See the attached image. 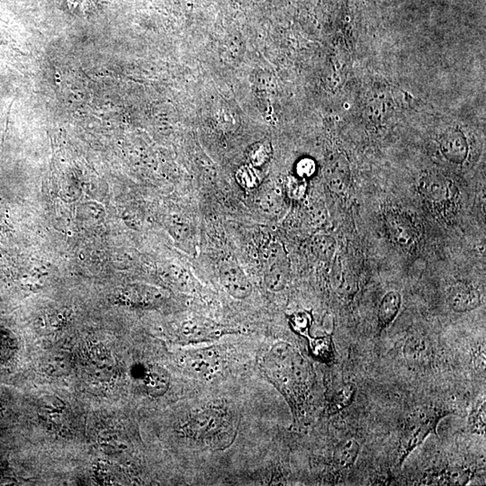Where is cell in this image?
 I'll return each mask as SVG.
<instances>
[{
	"mask_svg": "<svg viewBox=\"0 0 486 486\" xmlns=\"http://www.w3.org/2000/svg\"><path fill=\"white\" fill-rule=\"evenodd\" d=\"M263 370L294 410L306 400L310 379L309 365L290 344L279 342L265 355Z\"/></svg>",
	"mask_w": 486,
	"mask_h": 486,
	"instance_id": "cell-1",
	"label": "cell"
},
{
	"mask_svg": "<svg viewBox=\"0 0 486 486\" xmlns=\"http://www.w3.org/2000/svg\"><path fill=\"white\" fill-rule=\"evenodd\" d=\"M184 433L196 442L214 443L234 430L232 415L218 407L198 410L184 424Z\"/></svg>",
	"mask_w": 486,
	"mask_h": 486,
	"instance_id": "cell-2",
	"label": "cell"
},
{
	"mask_svg": "<svg viewBox=\"0 0 486 486\" xmlns=\"http://www.w3.org/2000/svg\"><path fill=\"white\" fill-rule=\"evenodd\" d=\"M448 415L446 410L433 408L418 410L407 421L401 437L399 462L403 464L407 457L421 446L436 431L440 419Z\"/></svg>",
	"mask_w": 486,
	"mask_h": 486,
	"instance_id": "cell-3",
	"label": "cell"
},
{
	"mask_svg": "<svg viewBox=\"0 0 486 486\" xmlns=\"http://www.w3.org/2000/svg\"><path fill=\"white\" fill-rule=\"evenodd\" d=\"M219 277L223 288L231 297L243 300L252 294V285L236 262L223 261L219 268Z\"/></svg>",
	"mask_w": 486,
	"mask_h": 486,
	"instance_id": "cell-4",
	"label": "cell"
},
{
	"mask_svg": "<svg viewBox=\"0 0 486 486\" xmlns=\"http://www.w3.org/2000/svg\"><path fill=\"white\" fill-rule=\"evenodd\" d=\"M289 279L288 256L281 246H275L270 250L266 264L264 281L270 291L279 292L285 289Z\"/></svg>",
	"mask_w": 486,
	"mask_h": 486,
	"instance_id": "cell-5",
	"label": "cell"
},
{
	"mask_svg": "<svg viewBox=\"0 0 486 486\" xmlns=\"http://www.w3.org/2000/svg\"><path fill=\"white\" fill-rule=\"evenodd\" d=\"M451 181L440 174L428 173L419 180V190L421 195L433 203H443L453 196Z\"/></svg>",
	"mask_w": 486,
	"mask_h": 486,
	"instance_id": "cell-6",
	"label": "cell"
},
{
	"mask_svg": "<svg viewBox=\"0 0 486 486\" xmlns=\"http://www.w3.org/2000/svg\"><path fill=\"white\" fill-rule=\"evenodd\" d=\"M440 150L449 162L462 164L469 154V144L463 132L458 130H451L440 137Z\"/></svg>",
	"mask_w": 486,
	"mask_h": 486,
	"instance_id": "cell-7",
	"label": "cell"
},
{
	"mask_svg": "<svg viewBox=\"0 0 486 486\" xmlns=\"http://www.w3.org/2000/svg\"><path fill=\"white\" fill-rule=\"evenodd\" d=\"M449 307L455 313L471 312L481 306L482 297L478 289L471 286H454L448 297Z\"/></svg>",
	"mask_w": 486,
	"mask_h": 486,
	"instance_id": "cell-8",
	"label": "cell"
},
{
	"mask_svg": "<svg viewBox=\"0 0 486 486\" xmlns=\"http://www.w3.org/2000/svg\"><path fill=\"white\" fill-rule=\"evenodd\" d=\"M401 297L397 291L386 293L382 298L379 308V322L380 333L389 327L400 312Z\"/></svg>",
	"mask_w": 486,
	"mask_h": 486,
	"instance_id": "cell-9",
	"label": "cell"
},
{
	"mask_svg": "<svg viewBox=\"0 0 486 486\" xmlns=\"http://www.w3.org/2000/svg\"><path fill=\"white\" fill-rule=\"evenodd\" d=\"M359 452H361V444L357 440L350 437V439L341 440L338 443L333 452L335 466L340 469H349L357 461Z\"/></svg>",
	"mask_w": 486,
	"mask_h": 486,
	"instance_id": "cell-10",
	"label": "cell"
},
{
	"mask_svg": "<svg viewBox=\"0 0 486 486\" xmlns=\"http://www.w3.org/2000/svg\"><path fill=\"white\" fill-rule=\"evenodd\" d=\"M191 371L198 375H212L219 367V355L216 349H202L193 352L190 358Z\"/></svg>",
	"mask_w": 486,
	"mask_h": 486,
	"instance_id": "cell-11",
	"label": "cell"
},
{
	"mask_svg": "<svg viewBox=\"0 0 486 486\" xmlns=\"http://www.w3.org/2000/svg\"><path fill=\"white\" fill-rule=\"evenodd\" d=\"M170 375L164 368L150 367L144 379L148 394L153 397H162L170 388Z\"/></svg>",
	"mask_w": 486,
	"mask_h": 486,
	"instance_id": "cell-12",
	"label": "cell"
},
{
	"mask_svg": "<svg viewBox=\"0 0 486 486\" xmlns=\"http://www.w3.org/2000/svg\"><path fill=\"white\" fill-rule=\"evenodd\" d=\"M404 356L413 363H419L427 359L430 349L426 340L419 337L410 338L404 345Z\"/></svg>",
	"mask_w": 486,
	"mask_h": 486,
	"instance_id": "cell-13",
	"label": "cell"
},
{
	"mask_svg": "<svg viewBox=\"0 0 486 486\" xmlns=\"http://www.w3.org/2000/svg\"><path fill=\"white\" fill-rule=\"evenodd\" d=\"M336 241L328 235H319L313 241V252L319 259L324 261H331L333 259L336 252Z\"/></svg>",
	"mask_w": 486,
	"mask_h": 486,
	"instance_id": "cell-14",
	"label": "cell"
},
{
	"mask_svg": "<svg viewBox=\"0 0 486 486\" xmlns=\"http://www.w3.org/2000/svg\"><path fill=\"white\" fill-rule=\"evenodd\" d=\"M349 180L350 176L348 163L345 161H344V162H337L336 168H335L331 176V189H333L335 193H338V194L345 192L347 189H348Z\"/></svg>",
	"mask_w": 486,
	"mask_h": 486,
	"instance_id": "cell-15",
	"label": "cell"
},
{
	"mask_svg": "<svg viewBox=\"0 0 486 486\" xmlns=\"http://www.w3.org/2000/svg\"><path fill=\"white\" fill-rule=\"evenodd\" d=\"M357 388L354 384H347L340 389L338 394L335 395L333 406L331 407V412L338 413L349 407L355 399Z\"/></svg>",
	"mask_w": 486,
	"mask_h": 486,
	"instance_id": "cell-16",
	"label": "cell"
},
{
	"mask_svg": "<svg viewBox=\"0 0 486 486\" xmlns=\"http://www.w3.org/2000/svg\"><path fill=\"white\" fill-rule=\"evenodd\" d=\"M471 474L469 470L464 469H451L446 470L440 476V485H465L469 483Z\"/></svg>",
	"mask_w": 486,
	"mask_h": 486,
	"instance_id": "cell-17",
	"label": "cell"
},
{
	"mask_svg": "<svg viewBox=\"0 0 486 486\" xmlns=\"http://www.w3.org/2000/svg\"><path fill=\"white\" fill-rule=\"evenodd\" d=\"M261 199V207L264 212L268 213H279L280 207H281V198L279 194L274 191L264 192Z\"/></svg>",
	"mask_w": 486,
	"mask_h": 486,
	"instance_id": "cell-18",
	"label": "cell"
},
{
	"mask_svg": "<svg viewBox=\"0 0 486 486\" xmlns=\"http://www.w3.org/2000/svg\"><path fill=\"white\" fill-rule=\"evenodd\" d=\"M391 223H392V228L394 230H397V229H401V231L398 232L397 234L394 235L395 239H397L400 243H403L404 244H408L410 241L413 240V232L410 230V226L406 220L403 219V223L401 219L394 217L392 219Z\"/></svg>",
	"mask_w": 486,
	"mask_h": 486,
	"instance_id": "cell-19",
	"label": "cell"
},
{
	"mask_svg": "<svg viewBox=\"0 0 486 486\" xmlns=\"http://www.w3.org/2000/svg\"><path fill=\"white\" fill-rule=\"evenodd\" d=\"M469 424L473 431L476 433H484L485 428V401L476 407L475 412L471 415Z\"/></svg>",
	"mask_w": 486,
	"mask_h": 486,
	"instance_id": "cell-20",
	"label": "cell"
},
{
	"mask_svg": "<svg viewBox=\"0 0 486 486\" xmlns=\"http://www.w3.org/2000/svg\"><path fill=\"white\" fill-rule=\"evenodd\" d=\"M313 172V163L308 159L299 163L298 165V173L303 176H311Z\"/></svg>",
	"mask_w": 486,
	"mask_h": 486,
	"instance_id": "cell-21",
	"label": "cell"
}]
</instances>
